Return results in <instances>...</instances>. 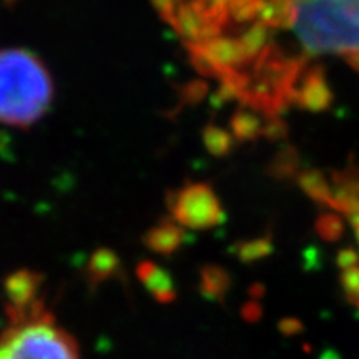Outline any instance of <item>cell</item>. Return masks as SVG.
<instances>
[{"mask_svg": "<svg viewBox=\"0 0 359 359\" xmlns=\"http://www.w3.org/2000/svg\"><path fill=\"white\" fill-rule=\"evenodd\" d=\"M321 359H341L338 354H336L334 351H326L325 354H323Z\"/></svg>", "mask_w": 359, "mask_h": 359, "instance_id": "e0dca14e", "label": "cell"}, {"mask_svg": "<svg viewBox=\"0 0 359 359\" xmlns=\"http://www.w3.org/2000/svg\"><path fill=\"white\" fill-rule=\"evenodd\" d=\"M348 219H349V224H351V226H353L354 233H356V238H358V241H359V213L349 215Z\"/></svg>", "mask_w": 359, "mask_h": 359, "instance_id": "2e32d148", "label": "cell"}, {"mask_svg": "<svg viewBox=\"0 0 359 359\" xmlns=\"http://www.w3.org/2000/svg\"><path fill=\"white\" fill-rule=\"evenodd\" d=\"M339 283L344 294H346L348 303L359 309V266L341 273Z\"/></svg>", "mask_w": 359, "mask_h": 359, "instance_id": "9c48e42d", "label": "cell"}, {"mask_svg": "<svg viewBox=\"0 0 359 359\" xmlns=\"http://www.w3.org/2000/svg\"><path fill=\"white\" fill-rule=\"evenodd\" d=\"M299 165H302V158H299L298 150L294 147L286 145L278 151V155L273 158L271 165H269L268 172L271 177L278 180H290L299 175Z\"/></svg>", "mask_w": 359, "mask_h": 359, "instance_id": "52a82bcc", "label": "cell"}, {"mask_svg": "<svg viewBox=\"0 0 359 359\" xmlns=\"http://www.w3.org/2000/svg\"><path fill=\"white\" fill-rule=\"evenodd\" d=\"M336 264H338L341 271L359 266V251L354 248H343L336 255Z\"/></svg>", "mask_w": 359, "mask_h": 359, "instance_id": "4fadbf2b", "label": "cell"}, {"mask_svg": "<svg viewBox=\"0 0 359 359\" xmlns=\"http://www.w3.org/2000/svg\"><path fill=\"white\" fill-rule=\"evenodd\" d=\"M271 250L273 246H271V241H269V238H262V240L245 245L243 250H241V257L251 262V259L266 257V255L271 253Z\"/></svg>", "mask_w": 359, "mask_h": 359, "instance_id": "8fae6325", "label": "cell"}, {"mask_svg": "<svg viewBox=\"0 0 359 359\" xmlns=\"http://www.w3.org/2000/svg\"><path fill=\"white\" fill-rule=\"evenodd\" d=\"M333 90L327 83L325 69L320 65L306 67L298 83L294 103L308 111H325L333 105Z\"/></svg>", "mask_w": 359, "mask_h": 359, "instance_id": "277c9868", "label": "cell"}, {"mask_svg": "<svg viewBox=\"0 0 359 359\" xmlns=\"http://www.w3.org/2000/svg\"><path fill=\"white\" fill-rule=\"evenodd\" d=\"M278 327L285 336H298L304 331V325L298 318H285V320L280 321Z\"/></svg>", "mask_w": 359, "mask_h": 359, "instance_id": "5bb4252c", "label": "cell"}, {"mask_svg": "<svg viewBox=\"0 0 359 359\" xmlns=\"http://www.w3.org/2000/svg\"><path fill=\"white\" fill-rule=\"evenodd\" d=\"M291 24L311 53L359 50V0H290Z\"/></svg>", "mask_w": 359, "mask_h": 359, "instance_id": "3957f363", "label": "cell"}, {"mask_svg": "<svg viewBox=\"0 0 359 359\" xmlns=\"http://www.w3.org/2000/svg\"><path fill=\"white\" fill-rule=\"evenodd\" d=\"M296 178H298L299 188L306 193L309 198L330 208L331 200H333V188L320 170H303Z\"/></svg>", "mask_w": 359, "mask_h": 359, "instance_id": "8992f818", "label": "cell"}, {"mask_svg": "<svg viewBox=\"0 0 359 359\" xmlns=\"http://www.w3.org/2000/svg\"><path fill=\"white\" fill-rule=\"evenodd\" d=\"M233 127H235V132L240 138H255L263 132L262 123L257 116L245 114V111L236 115V118L233 120Z\"/></svg>", "mask_w": 359, "mask_h": 359, "instance_id": "30bf717a", "label": "cell"}, {"mask_svg": "<svg viewBox=\"0 0 359 359\" xmlns=\"http://www.w3.org/2000/svg\"><path fill=\"white\" fill-rule=\"evenodd\" d=\"M344 222L339 215L336 213H321L314 223V230L318 236L325 241H338L344 235Z\"/></svg>", "mask_w": 359, "mask_h": 359, "instance_id": "ba28073f", "label": "cell"}, {"mask_svg": "<svg viewBox=\"0 0 359 359\" xmlns=\"http://www.w3.org/2000/svg\"><path fill=\"white\" fill-rule=\"evenodd\" d=\"M8 296L11 323L0 334V359H82L77 341L43 306L29 273L13 278Z\"/></svg>", "mask_w": 359, "mask_h": 359, "instance_id": "6da1fadb", "label": "cell"}, {"mask_svg": "<svg viewBox=\"0 0 359 359\" xmlns=\"http://www.w3.org/2000/svg\"><path fill=\"white\" fill-rule=\"evenodd\" d=\"M183 218L195 226H212L222 219V208L213 191L206 187H195L183 193L182 201Z\"/></svg>", "mask_w": 359, "mask_h": 359, "instance_id": "5b68a950", "label": "cell"}, {"mask_svg": "<svg viewBox=\"0 0 359 359\" xmlns=\"http://www.w3.org/2000/svg\"><path fill=\"white\" fill-rule=\"evenodd\" d=\"M343 55L344 60H346V64L351 67L353 70L359 72V50H351V52H346V53H341Z\"/></svg>", "mask_w": 359, "mask_h": 359, "instance_id": "9a60e30c", "label": "cell"}, {"mask_svg": "<svg viewBox=\"0 0 359 359\" xmlns=\"http://www.w3.org/2000/svg\"><path fill=\"white\" fill-rule=\"evenodd\" d=\"M286 133H288V127L280 116H269L263 128L264 137H268L269 140H281V138L286 137Z\"/></svg>", "mask_w": 359, "mask_h": 359, "instance_id": "7c38bea8", "label": "cell"}, {"mask_svg": "<svg viewBox=\"0 0 359 359\" xmlns=\"http://www.w3.org/2000/svg\"><path fill=\"white\" fill-rule=\"evenodd\" d=\"M52 100V75L35 53L0 50V123L30 127L47 114Z\"/></svg>", "mask_w": 359, "mask_h": 359, "instance_id": "7a4b0ae2", "label": "cell"}]
</instances>
